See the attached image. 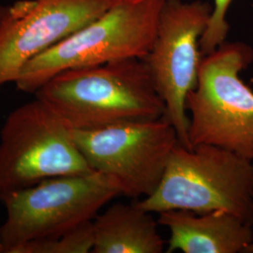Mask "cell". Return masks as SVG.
Instances as JSON below:
<instances>
[{"instance_id": "15", "label": "cell", "mask_w": 253, "mask_h": 253, "mask_svg": "<svg viewBox=\"0 0 253 253\" xmlns=\"http://www.w3.org/2000/svg\"><path fill=\"white\" fill-rule=\"evenodd\" d=\"M5 253V247L0 239V253Z\"/></svg>"}, {"instance_id": "8", "label": "cell", "mask_w": 253, "mask_h": 253, "mask_svg": "<svg viewBox=\"0 0 253 253\" xmlns=\"http://www.w3.org/2000/svg\"><path fill=\"white\" fill-rule=\"evenodd\" d=\"M212 7L206 1L166 0L161 9L153 42L143 58L165 105L164 118L176 130L179 144L190 147L186 100L198 81L204 55L200 42Z\"/></svg>"}, {"instance_id": "1", "label": "cell", "mask_w": 253, "mask_h": 253, "mask_svg": "<svg viewBox=\"0 0 253 253\" xmlns=\"http://www.w3.org/2000/svg\"><path fill=\"white\" fill-rule=\"evenodd\" d=\"M72 129L164 117L165 105L143 58L68 70L34 93Z\"/></svg>"}, {"instance_id": "5", "label": "cell", "mask_w": 253, "mask_h": 253, "mask_svg": "<svg viewBox=\"0 0 253 253\" xmlns=\"http://www.w3.org/2000/svg\"><path fill=\"white\" fill-rule=\"evenodd\" d=\"M121 194L118 183L99 172L48 178L0 197L7 217L0 226L5 253L22 245L66 234L93 220Z\"/></svg>"}, {"instance_id": "10", "label": "cell", "mask_w": 253, "mask_h": 253, "mask_svg": "<svg viewBox=\"0 0 253 253\" xmlns=\"http://www.w3.org/2000/svg\"><path fill=\"white\" fill-rule=\"evenodd\" d=\"M158 223L170 232L169 253H244L253 242V225L225 211L167 210Z\"/></svg>"}, {"instance_id": "3", "label": "cell", "mask_w": 253, "mask_h": 253, "mask_svg": "<svg viewBox=\"0 0 253 253\" xmlns=\"http://www.w3.org/2000/svg\"><path fill=\"white\" fill-rule=\"evenodd\" d=\"M166 0H118L100 17L28 61L19 73V90L34 94L68 70L126 58H144Z\"/></svg>"}, {"instance_id": "6", "label": "cell", "mask_w": 253, "mask_h": 253, "mask_svg": "<svg viewBox=\"0 0 253 253\" xmlns=\"http://www.w3.org/2000/svg\"><path fill=\"white\" fill-rule=\"evenodd\" d=\"M93 172L73 129L44 101L14 109L0 131V197L52 177Z\"/></svg>"}, {"instance_id": "12", "label": "cell", "mask_w": 253, "mask_h": 253, "mask_svg": "<svg viewBox=\"0 0 253 253\" xmlns=\"http://www.w3.org/2000/svg\"><path fill=\"white\" fill-rule=\"evenodd\" d=\"M94 243V227L91 220L60 236L22 245L11 253H92Z\"/></svg>"}, {"instance_id": "2", "label": "cell", "mask_w": 253, "mask_h": 253, "mask_svg": "<svg viewBox=\"0 0 253 253\" xmlns=\"http://www.w3.org/2000/svg\"><path fill=\"white\" fill-rule=\"evenodd\" d=\"M136 204L158 214L225 211L253 226V161L216 145L178 143L158 188Z\"/></svg>"}, {"instance_id": "13", "label": "cell", "mask_w": 253, "mask_h": 253, "mask_svg": "<svg viewBox=\"0 0 253 253\" xmlns=\"http://www.w3.org/2000/svg\"><path fill=\"white\" fill-rule=\"evenodd\" d=\"M233 1L234 0H214L211 17L200 42L203 55L214 52L218 46L226 42L230 29L227 15Z\"/></svg>"}, {"instance_id": "4", "label": "cell", "mask_w": 253, "mask_h": 253, "mask_svg": "<svg viewBox=\"0 0 253 253\" xmlns=\"http://www.w3.org/2000/svg\"><path fill=\"white\" fill-rule=\"evenodd\" d=\"M253 61V48L239 42L204 55L186 100L190 147L216 145L253 161V90L240 76Z\"/></svg>"}, {"instance_id": "7", "label": "cell", "mask_w": 253, "mask_h": 253, "mask_svg": "<svg viewBox=\"0 0 253 253\" xmlns=\"http://www.w3.org/2000/svg\"><path fill=\"white\" fill-rule=\"evenodd\" d=\"M73 137L91 169L114 179L121 194L132 199H144L156 190L179 143L164 117L73 129Z\"/></svg>"}, {"instance_id": "9", "label": "cell", "mask_w": 253, "mask_h": 253, "mask_svg": "<svg viewBox=\"0 0 253 253\" xmlns=\"http://www.w3.org/2000/svg\"><path fill=\"white\" fill-rule=\"evenodd\" d=\"M118 0H19L0 7V90L24 66L100 17Z\"/></svg>"}, {"instance_id": "11", "label": "cell", "mask_w": 253, "mask_h": 253, "mask_svg": "<svg viewBox=\"0 0 253 253\" xmlns=\"http://www.w3.org/2000/svg\"><path fill=\"white\" fill-rule=\"evenodd\" d=\"M158 221L137 204L118 203L93 219V253H162Z\"/></svg>"}, {"instance_id": "14", "label": "cell", "mask_w": 253, "mask_h": 253, "mask_svg": "<svg viewBox=\"0 0 253 253\" xmlns=\"http://www.w3.org/2000/svg\"><path fill=\"white\" fill-rule=\"evenodd\" d=\"M244 253H253V242L245 250Z\"/></svg>"}]
</instances>
